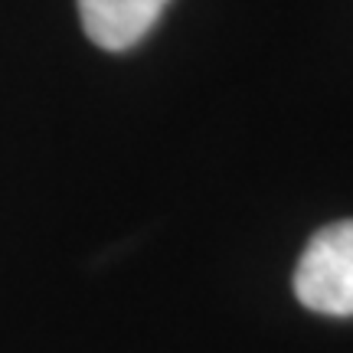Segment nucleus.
<instances>
[{
	"mask_svg": "<svg viewBox=\"0 0 353 353\" xmlns=\"http://www.w3.org/2000/svg\"><path fill=\"white\" fill-rule=\"evenodd\" d=\"M294 298L327 317H353V219L321 226L294 268Z\"/></svg>",
	"mask_w": 353,
	"mask_h": 353,
	"instance_id": "f257e3e1",
	"label": "nucleus"
},
{
	"mask_svg": "<svg viewBox=\"0 0 353 353\" xmlns=\"http://www.w3.org/2000/svg\"><path fill=\"white\" fill-rule=\"evenodd\" d=\"M85 37L108 52L138 46L170 0H76Z\"/></svg>",
	"mask_w": 353,
	"mask_h": 353,
	"instance_id": "f03ea898",
	"label": "nucleus"
}]
</instances>
